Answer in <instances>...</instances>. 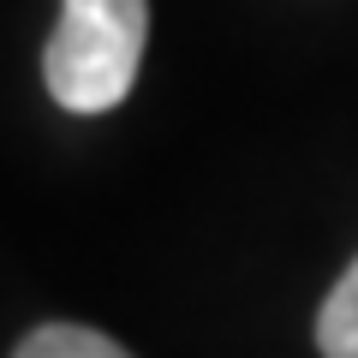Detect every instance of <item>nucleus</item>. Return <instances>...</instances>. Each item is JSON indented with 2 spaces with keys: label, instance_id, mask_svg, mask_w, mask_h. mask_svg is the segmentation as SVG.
Instances as JSON below:
<instances>
[{
  "label": "nucleus",
  "instance_id": "7ed1b4c3",
  "mask_svg": "<svg viewBox=\"0 0 358 358\" xmlns=\"http://www.w3.org/2000/svg\"><path fill=\"white\" fill-rule=\"evenodd\" d=\"M317 346L322 358H358V263L346 268L334 293L317 310Z\"/></svg>",
  "mask_w": 358,
  "mask_h": 358
},
{
  "label": "nucleus",
  "instance_id": "f257e3e1",
  "mask_svg": "<svg viewBox=\"0 0 358 358\" xmlns=\"http://www.w3.org/2000/svg\"><path fill=\"white\" fill-rule=\"evenodd\" d=\"M150 42V0H60V24L42 54L48 96L72 114H108L131 96Z\"/></svg>",
  "mask_w": 358,
  "mask_h": 358
},
{
  "label": "nucleus",
  "instance_id": "f03ea898",
  "mask_svg": "<svg viewBox=\"0 0 358 358\" xmlns=\"http://www.w3.org/2000/svg\"><path fill=\"white\" fill-rule=\"evenodd\" d=\"M13 358H131L126 346H114L108 334L84 329V322H42L36 334L18 341Z\"/></svg>",
  "mask_w": 358,
  "mask_h": 358
}]
</instances>
